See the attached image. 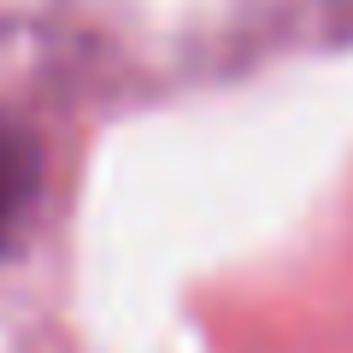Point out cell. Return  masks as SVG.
Wrapping results in <instances>:
<instances>
[{
  "mask_svg": "<svg viewBox=\"0 0 353 353\" xmlns=\"http://www.w3.org/2000/svg\"><path fill=\"white\" fill-rule=\"evenodd\" d=\"M41 194V148L24 124L0 118V253H12Z\"/></svg>",
  "mask_w": 353,
  "mask_h": 353,
  "instance_id": "6da1fadb",
  "label": "cell"
}]
</instances>
